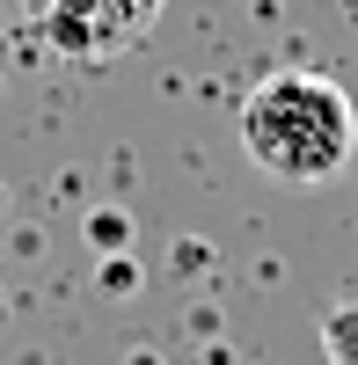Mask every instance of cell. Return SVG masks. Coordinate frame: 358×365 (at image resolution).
<instances>
[{
  "label": "cell",
  "mask_w": 358,
  "mask_h": 365,
  "mask_svg": "<svg viewBox=\"0 0 358 365\" xmlns=\"http://www.w3.org/2000/svg\"><path fill=\"white\" fill-rule=\"evenodd\" d=\"M234 132H242V154L285 190H322L358 161V103L337 81L300 73V66L263 73L242 96Z\"/></svg>",
  "instance_id": "cell-1"
},
{
  "label": "cell",
  "mask_w": 358,
  "mask_h": 365,
  "mask_svg": "<svg viewBox=\"0 0 358 365\" xmlns=\"http://www.w3.org/2000/svg\"><path fill=\"white\" fill-rule=\"evenodd\" d=\"M161 15V0H37V29L58 58H117L146 22Z\"/></svg>",
  "instance_id": "cell-2"
},
{
  "label": "cell",
  "mask_w": 358,
  "mask_h": 365,
  "mask_svg": "<svg viewBox=\"0 0 358 365\" xmlns=\"http://www.w3.org/2000/svg\"><path fill=\"white\" fill-rule=\"evenodd\" d=\"M322 358L329 365H358V299L322 314Z\"/></svg>",
  "instance_id": "cell-3"
},
{
  "label": "cell",
  "mask_w": 358,
  "mask_h": 365,
  "mask_svg": "<svg viewBox=\"0 0 358 365\" xmlns=\"http://www.w3.org/2000/svg\"><path fill=\"white\" fill-rule=\"evenodd\" d=\"M88 241H96V249H117V241H132V220H117V212H96V220H88Z\"/></svg>",
  "instance_id": "cell-4"
}]
</instances>
